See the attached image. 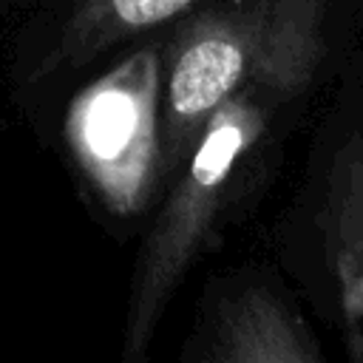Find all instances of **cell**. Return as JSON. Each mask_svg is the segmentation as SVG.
I'll use <instances>...</instances> for the list:
<instances>
[{
  "instance_id": "1",
  "label": "cell",
  "mask_w": 363,
  "mask_h": 363,
  "mask_svg": "<svg viewBox=\"0 0 363 363\" xmlns=\"http://www.w3.org/2000/svg\"><path fill=\"white\" fill-rule=\"evenodd\" d=\"M363 51L360 31L227 99L142 241L133 264L119 363H147L153 332L196 258L272 179L284 147L309 130L335 82Z\"/></svg>"
},
{
  "instance_id": "2",
  "label": "cell",
  "mask_w": 363,
  "mask_h": 363,
  "mask_svg": "<svg viewBox=\"0 0 363 363\" xmlns=\"http://www.w3.org/2000/svg\"><path fill=\"white\" fill-rule=\"evenodd\" d=\"M272 255L343 363H363V51L306 130L295 187L272 224Z\"/></svg>"
},
{
  "instance_id": "3",
  "label": "cell",
  "mask_w": 363,
  "mask_h": 363,
  "mask_svg": "<svg viewBox=\"0 0 363 363\" xmlns=\"http://www.w3.org/2000/svg\"><path fill=\"white\" fill-rule=\"evenodd\" d=\"M357 34L352 0H213L170 26L162 51V176L173 184L216 111Z\"/></svg>"
},
{
  "instance_id": "4",
  "label": "cell",
  "mask_w": 363,
  "mask_h": 363,
  "mask_svg": "<svg viewBox=\"0 0 363 363\" xmlns=\"http://www.w3.org/2000/svg\"><path fill=\"white\" fill-rule=\"evenodd\" d=\"M162 82L159 48L130 51L74 96L65 142L96 199L116 216L142 213L164 184L162 176Z\"/></svg>"
},
{
  "instance_id": "5",
  "label": "cell",
  "mask_w": 363,
  "mask_h": 363,
  "mask_svg": "<svg viewBox=\"0 0 363 363\" xmlns=\"http://www.w3.org/2000/svg\"><path fill=\"white\" fill-rule=\"evenodd\" d=\"M179 363H329L298 295L269 264L233 267L204 286Z\"/></svg>"
},
{
  "instance_id": "6",
  "label": "cell",
  "mask_w": 363,
  "mask_h": 363,
  "mask_svg": "<svg viewBox=\"0 0 363 363\" xmlns=\"http://www.w3.org/2000/svg\"><path fill=\"white\" fill-rule=\"evenodd\" d=\"M199 0H91L77 6L60 34L48 68H77L111 45L133 40L150 28L176 26L199 11Z\"/></svg>"
},
{
  "instance_id": "7",
  "label": "cell",
  "mask_w": 363,
  "mask_h": 363,
  "mask_svg": "<svg viewBox=\"0 0 363 363\" xmlns=\"http://www.w3.org/2000/svg\"><path fill=\"white\" fill-rule=\"evenodd\" d=\"M352 11H354V23H357V28L363 34V0H352Z\"/></svg>"
}]
</instances>
